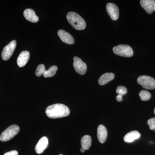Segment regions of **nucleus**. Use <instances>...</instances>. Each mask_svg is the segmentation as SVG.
I'll list each match as a JSON object with an SVG mask.
<instances>
[{
  "label": "nucleus",
  "instance_id": "nucleus-1",
  "mask_svg": "<svg viewBox=\"0 0 155 155\" xmlns=\"http://www.w3.org/2000/svg\"><path fill=\"white\" fill-rule=\"evenodd\" d=\"M46 114L50 118L57 119L69 116L70 110L65 105L57 104L48 107L46 110Z\"/></svg>",
  "mask_w": 155,
  "mask_h": 155
},
{
  "label": "nucleus",
  "instance_id": "nucleus-2",
  "mask_svg": "<svg viewBox=\"0 0 155 155\" xmlns=\"http://www.w3.org/2000/svg\"><path fill=\"white\" fill-rule=\"evenodd\" d=\"M67 18L69 24L76 30H84L86 28V22L84 19L75 12L68 13L67 14Z\"/></svg>",
  "mask_w": 155,
  "mask_h": 155
},
{
  "label": "nucleus",
  "instance_id": "nucleus-3",
  "mask_svg": "<svg viewBox=\"0 0 155 155\" xmlns=\"http://www.w3.org/2000/svg\"><path fill=\"white\" fill-rule=\"evenodd\" d=\"M20 128L18 125H12L9 126L0 136V140L5 142L13 138L19 132Z\"/></svg>",
  "mask_w": 155,
  "mask_h": 155
},
{
  "label": "nucleus",
  "instance_id": "nucleus-4",
  "mask_svg": "<svg viewBox=\"0 0 155 155\" xmlns=\"http://www.w3.org/2000/svg\"><path fill=\"white\" fill-rule=\"evenodd\" d=\"M113 51L117 55L130 58L134 54L133 49L129 45H120L113 48Z\"/></svg>",
  "mask_w": 155,
  "mask_h": 155
},
{
  "label": "nucleus",
  "instance_id": "nucleus-5",
  "mask_svg": "<svg viewBox=\"0 0 155 155\" xmlns=\"http://www.w3.org/2000/svg\"><path fill=\"white\" fill-rule=\"evenodd\" d=\"M137 82L143 87L147 89H155V79L150 76L141 75L137 78Z\"/></svg>",
  "mask_w": 155,
  "mask_h": 155
},
{
  "label": "nucleus",
  "instance_id": "nucleus-6",
  "mask_svg": "<svg viewBox=\"0 0 155 155\" xmlns=\"http://www.w3.org/2000/svg\"><path fill=\"white\" fill-rule=\"evenodd\" d=\"M17 46V41L15 40L11 41L3 49L2 54V58L3 60L8 61L13 55Z\"/></svg>",
  "mask_w": 155,
  "mask_h": 155
},
{
  "label": "nucleus",
  "instance_id": "nucleus-7",
  "mask_svg": "<svg viewBox=\"0 0 155 155\" xmlns=\"http://www.w3.org/2000/svg\"><path fill=\"white\" fill-rule=\"evenodd\" d=\"M73 67L75 71L81 75L85 74L87 69V67L85 63H84L80 58L77 57L73 58Z\"/></svg>",
  "mask_w": 155,
  "mask_h": 155
},
{
  "label": "nucleus",
  "instance_id": "nucleus-8",
  "mask_svg": "<svg viewBox=\"0 0 155 155\" xmlns=\"http://www.w3.org/2000/svg\"><path fill=\"white\" fill-rule=\"evenodd\" d=\"M108 14L112 20L116 21L118 19L119 15V11L118 6L114 3H109L106 6Z\"/></svg>",
  "mask_w": 155,
  "mask_h": 155
},
{
  "label": "nucleus",
  "instance_id": "nucleus-9",
  "mask_svg": "<svg viewBox=\"0 0 155 155\" xmlns=\"http://www.w3.org/2000/svg\"><path fill=\"white\" fill-rule=\"evenodd\" d=\"M58 35L61 40L65 43L72 45L75 42L74 39L70 34L63 30L58 31Z\"/></svg>",
  "mask_w": 155,
  "mask_h": 155
},
{
  "label": "nucleus",
  "instance_id": "nucleus-10",
  "mask_svg": "<svg viewBox=\"0 0 155 155\" xmlns=\"http://www.w3.org/2000/svg\"><path fill=\"white\" fill-rule=\"evenodd\" d=\"M154 0H141L140 5L148 14H152L154 11Z\"/></svg>",
  "mask_w": 155,
  "mask_h": 155
},
{
  "label": "nucleus",
  "instance_id": "nucleus-11",
  "mask_svg": "<svg viewBox=\"0 0 155 155\" xmlns=\"http://www.w3.org/2000/svg\"><path fill=\"white\" fill-rule=\"evenodd\" d=\"M97 136L99 141L101 143H104L107 137V130L104 125H99L97 130Z\"/></svg>",
  "mask_w": 155,
  "mask_h": 155
},
{
  "label": "nucleus",
  "instance_id": "nucleus-12",
  "mask_svg": "<svg viewBox=\"0 0 155 155\" xmlns=\"http://www.w3.org/2000/svg\"><path fill=\"white\" fill-rule=\"evenodd\" d=\"M48 145V140L46 137H43L39 140L36 147L35 150L36 152L38 154H41L47 147Z\"/></svg>",
  "mask_w": 155,
  "mask_h": 155
},
{
  "label": "nucleus",
  "instance_id": "nucleus-13",
  "mask_svg": "<svg viewBox=\"0 0 155 155\" xmlns=\"http://www.w3.org/2000/svg\"><path fill=\"white\" fill-rule=\"evenodd\" d=\"M29 56L30 54H29V52L28 51H23L20 53L17 59V63L18 66L20 67L25 66L28 63L29 59Z\"/></svg>",
  "mask_w": 155,
  "mask_h": 155
},
{
  "label": "nucleus",
  "instance_id": "nucleus-14",
  "mask_svg": "<svg viewBox=\"0 0 155 155\" xmlns=\"http://www.w3.org/2000/svg\"><path fill=\"white\" fill-rule=\"evenodd\" d=\"M23 15L25 19L31 22L35 23L38 21V17L32 9H26L23 12Z\"/></svg>",
  "mask_w": 155,
  "mask_h": 155
},
{
  "label": "nucleus",
  "instance_id": "nucleus-15",
  "mask_svg": "<svg viewBox=\"0 0 155 155\" xmlns=\"http://www.w3.org/2000/svg\"><path fill=\"white\" fill-rule=\"evenodd\" d=\"M140 134L137 130H133L128 132L124 136V141L127 143H131L135 140L139 138Z\"/></svg>",
  "mask_w": 155,
  "mask_h": 155
},
{
  "label": "nucleus",
  "instance_id": "nucleus-16",
  "mask_svg": "<svg viewBox=\"0 0 155 155\" xmlns=\"http://www.w3.org/2000/svg\"><path fill=\"white\" fill-rule=\"evenodd\" d=\"M114 77H115V75L114 73H104L100 78L98 80V83L100 85H104L109 81L113 80L114 79Z\"/></svg>",
  "mask_w": 155,
  "mask_h": 155
},
{
  "label": "nucleus",
  "instance_id": "nucleus-17",
  "mask_svg": "<svg viewBox=\"0 0 155 155\" xmlns=\"http://www.w3.org/2000/svg\"><path fill=\"white\" fill-rule=\"evenodd\" d=\"M92 140L91 136L84 135L81 139V145L85 150L89 149L91 145Z\"/></svg>",
  "mask_w": 155,
  "mask_h": 155
},
{
  "label": "nucleus",
  "instance_id": "nucleus-18",
  "mask_svg": "<svg viewBox=\"0 0 155 155\" xmlns=\"http://www.w3.org/2000/svg\"><path fill=\"white\" fill-rule=\"evenodd\" d=\"M116 92L118 94L116 99L118 102H121L122 101V96L127 94V89L125 87L119 86L116 88Z\"/></svg>",
  "mask_w": 155,
  "mask_h": 155
},
{
  "label": "nucleus",
  "instance_id": "nucleus-19",
  "mask_svg": "<svg viewBox=\"0 0 155 155\" xmlns=\"http://www.w3.org/2000/svg\"><path fill=\"white\" fill-rule=\"evenodd\" d=\"M58 69V68L57 66H52L48 70H45L43 74L45 78L53 77L55 75Z\"/></svg>",
  "mask_w": 155,
  "mask_h": 155
},
{
  "label": "nucleus",
  "instance_id": "nucleus-20",
  "mask_svg": "<svg viewBox=\"0 0 155 155\" xmlns=\"http://www.w3.org/2000/svg\"><path fill=\"white\" fill-rule=\"evenodd\" d=\"M139 96L142 101H148L151 97V94L147 91L142 90L140 92Z\"/></svg>",
  "mask_w": 155,
  "mask_h": 155
},
{
  "label": "nucleus",
  "instance_id": "nucleus-21",
  "mask_svg": "<svg viewBox=\"0 0 155 155\" xmlns=\"http://www.w3.org/2000/svg\"><path fill=\"white\" fill-rule=\"evenodd\" d=\"M45 70V68L44 65L43 64H40L37 68L36 71H35V75L39 77L42 75H43Z\"/></svg>",
  "mask_w": 155,
  "mask_h": 155
},
{
  "label": "nucleus",
  "instance_id": "nucleus-22",
  "mask_svg": "<svg viewBox=\"0 0 155 155\" xmlns=\"http://www.w3.org/2000/svg\"><path fill=\"white\" fill-rule=\"evenodd\" d=\"M147 124L149 126L150 130H155V118H151L149 119L147 122Z\"/></svg>",
  "mask_w": 155,
  "mask_h": 155
},
{
  "label": "nucleus",
  "instance_id": "nucleus-23",
  "mask_svg": "<svg viewBox=\"0 0 155 155\" xmlns=\"http://www.w3.org/2000/svg\"><path fill=\"white\" fill-rule=\"evenodd\" d=\"M18 152L16 150H12L5 153L4 155H18Z\"/></svg>",
  "mask_w": 155,
  "mask_h": 155
},
{
  "label": "nucleus",
  "instance_id": "nucleus-24",
  "mask_svg": "<svg viewBox=\"0 0 155 155\" xmlns=\"http://www.w3.org/2000/svg\"><path fill=\"white\" fill-rule=\"evenodd\" d=\"M81 152L82 153L84 152V151H85V150L83 148H81V149L80 150Z\"/></svg>",
  "mask_w": 155,
  "mask_h": 155
},
{
  "label": "nucleus",
  "instance_id": "nucleus-25",
  "mask_svg": "<svg viewBox=\"0 0 155 155\" xmlns=\"http://www.w3.org/2000/svg\"><path fill=\"white\" fill-rule=\"evenodd\" d=\"M154 11H155V3L154 5Z\"/></svg>",
  "mask_w": 155,
  "mask_h": 155
},
{
  "label": "nucleus",
  "instance_id": "nucleus-26",
  "mask_svg": "<svg viewBox=\"0 0 155 155\" xmlns=\"http://www.w3.org/2000/svg\"><path fill=\"white\" fill-rule=\"evenodd\" d=\"M154 114H155V108L154 109Z\"/></svg>",
  "mask_w": 155,
  "mask_h": 155
},
{
  "label": "nucleus",
  "instance_id": "nucleus-27",
  "mask_svg": "<svg viewBox=\"0 0 155 155\" xmlns=\"http://www.w3.org/2000/svg\"><path fill=\"white\" fill-rule=\"evenodd\" d=\"M62 155V154H60V155Z\"/></svg>",
  "mask_w": 155,
  "mask_h": 155
}]
</instances>
